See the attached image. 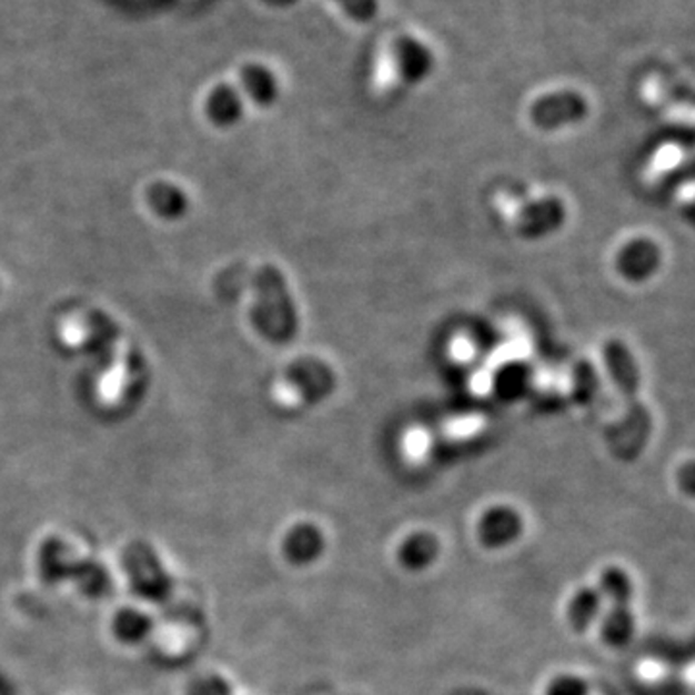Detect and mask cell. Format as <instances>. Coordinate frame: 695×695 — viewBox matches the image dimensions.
Instances as JSON below:
<instances>
[{
  "label": "cell",
  "mask_w": 695,
  "mask_h": 695,
  "mask_svg": "<svg viewBox=\"0 0 695 695\" xmlns=\"http://www.w3.org/2000/svg\"><path fill=\"white\" fill-rule=\"evenodd\" d=\"M252 321L261 336L273 344H289L298 333V310L284 274L273 265L261 266L255 276Z\"/></svg>",
  "instance_id": "1"
},
{
  "label": "cell",
  "mask_w": 695,
  "mask_h": 695,
  "mask_svg": "<svg viewBox=\"0 0 695 695\" xmlns=\"http://www.w3.org/2000/svg\"><path fill=\"white\" fill-rule=\"evenodd\" d=\"M608 373L626 402V415L621 425H616V435H629L634 443L642 444L652 430V417L639 400V365L629 348L621 341H608L603 350Z\"/></svg>",
  "instance_id": "2"
},
{
  "label": "cell",
  "mask_w": 695,
  "mask_h": 695,
  "mask_svg": "<svg viewBox=\"0 0 695 695\" xmlns=\"http://www.w3.org/2000/svg\"><path fill=\"white\" fill-rule=\"evenodd\" d=\"M496 208L501 211L504 221L511 224V229L525 240L548 236L561 229L566 221V208L558 198L530 200V198H518L514 193H506L498 198Z\"/></svg>",
  "instance_id": "3"
},
{
  "label": "cell",
  "mask_w": 695,
  "mask_h": 695,
  "mask_svg": "<svg viewBox=\"0 0 695 695\" xmlns=\"http://www.w3.org/2000/svg\"><path fill=\"white\" fill-rule=\"evenodd\" d=\"M474 530L475 540L485 551H506L524 537V514L514 504H491L475 520Z\"/></svg>",
  "instance_id": "4"
},
{
  "label": "cell",
  "mask_w": 695,
  "mask_h": 695,
  "mask_svg": "<svg viewBox=\"0 0 695 695\" xmlns=\"http://www.w3.org/2000/svg\"><path fill=\"white\" fill-rule=\"evenodd\" d=\"M334 391V375L331 367L315 357H305L290 365L284 375L282 392L294 404H315Z\"/></svg>",
  "instance_id": "5"
},
{
  "label": "cell",
  "mask_w": 695,
  "mask_h": 695,
  "mask_svg": "<svg viewBox=\"0 0 695 695\" xmlns=\"http://www.w3.org/2000/svg\"><path fill=\"white\" fill-rule=\"evenodd\" d=\"M326 547L325 530L313 520H298L282 533V558L298 570L311 568L323 561Z\"/></svg>",
  "instance_id": "6"
},
{
  "label": "cell",
  "mask_w": 695,
  "mask_h": 695,
  "mask_svg": "<svg viewBox=\"0 0 695 695\" xmlns=\"http://www.w3.org/2000/svg\"><path fill=\"white\" fill-rule=\"evenodd\" d=\"M443 556V541L430 527H414L400 537L394 561L407 574H423L435 568Z\"/></svg>",
  "instance_id": "7"
},
{
  "label": "cell",
  "mask_w": 695,
  "mask_h": 695,
  "mask_svg": "<svg viewBox=\"0 0 695 695\" xmlns=\"http://www.w3.org/2000/svg\"><path fill=\"white\" fill-rule=\"evenodd\" d=\"M585 114H587V103L576 91H558V93L540 97L530 112L533 124L541 130H558V128L576 124L585 119Z\"/></svg>",
  "instance_id": "8"
},
{
  "label": "cell",
  "mask_w": 695,
  "mask_h": 695,
  "mask_svg": "<svg viewBox=\"0 0 695 695\" xmlns=\"http://www.w3.org/2000/svg\"><path fill=\"white\" fill-rule=\"evenodd\" d=\"M663 253L649 238H634L616 253V271L628 282H645L661 269Z\"/></svg>",
  "instance_id": "9"
},
{
  "label": "cell",
  "mask_w": 695,
  "mask_h": 695,
  "mask_svg": "<svg viewBox=\"0 0 695 695\" xmlns=\"http://www.w3.org/2000/svg\"><path fill=\"white\" fill-rule=\"evenodd\" d=\"M148 205L159 219L174 222L184 219L190 211V198L180 185L169 180H159L149 185Z\"/></svg>",
  "instance_id": "10"
},
{
  "label": "cell",
  "mask_w": 695,
  "mask_h": 695,
  "mask_svg": "<svg viewBox=\"0 0 695 695\" xmlns=\"http://www.w3.org/2000/svg\"><path fill=\"white\" fill-rule=\"evenodd\" d=\"M205 111L215 127H234L244 117V101L236 88L221 83L209 93Z\"/></svg>",
  "instance_id": "11"
},
{
  "label": "cell",
  "mask_w": 695,
  "mask_h": 695,
  "mask_svg": "<svg viewBox=\"0 0 695 695\" xmlns=\"http://www.w3.org/2000/svg\"><path fill=\"white\" fill-rule=\"evenodd\" d=\"M603 597H601L597 587H580L570 595L566 603V622L572 629L576 632H585L592 628L595 622L601 618V608H603Z\"/></svg>",
  "instance_id": "12"
},
{
  "label": "cell",
  "mask_w": 695,
  "mask_h": 695,
  "mask_svg": "<svg viewBox=\"0 0 695 695\" xmlns=\"http://www.w3.org/2000/svg\"><path fill=\"white\" fill-rule=\"evenodd\" d=\"M396 67H399L400 80L410 83L420 82L433 67L431 52L422 43L404 39L396 47Z\"/></svg>",
  "instance_id": "13"
},
{
  "label": "cell",
  "mask_w": 695,
  "mask_h": 695,
  "mask_svg": "<svg viewBox=\"0 0 695 695\" xmlns=\"http://www.w3.org/2000/svg\"><path fill=\"white\" fill-rule=\"evenodd\" d=\"M240 83L244 89L245 97H250L253 103H274L279 97V83L273 72L263 64H245L240 72Z\"/></svg>",
  "instance_id": "14"
},
{
  "label": "cell",
  "mask_w": 695,
  "mask_h": 695,
  "mask_svg": "<svg viewBox=\"0 0 695 695\" xmlns=\"http://www.w3.org/2000/svg\"><path fill=\"white\" fill-rule=\"evenodd\" d=\"M597 592L603 601H608L613 607H624L632 595L628 576L624 574V570L605 568L601 572Z\"/></svg>",
  "instance_id": "15"
},
{
  "label": "cell",
  "mask_w": 695,
  "mask_h": 695,
  "mask_svg": "<svg viewBox=\"0 0 695 695\" xmlns=\"http://www.w3.org/2000/svg\"><path fill=\"white\" fill-rule=\"evenodd\" d=\"M632 634V616L624 607H613L601 616V637L608 645H622Z\"/></svg>",
  "instance_id": "16"
},
{
  "label": "cell",
  "mask_w": 695,
  "mask_h": 695,
  "mask_svg": "<svg viewBox=\"0 0 695 695\" xmlns=\"http://www.w3.org/2000/svg\"><path fill=\"white\" fill-rule=\"evenodd\" d=\"M545 695H590V686L577 674L561 673L548 681Z\"/></svg>",
  "instance_id": "17"
},
{
  "label": "cell",
  "mask_w": 695,
  "mask_h": 695,
  "mask_svg": "<svg viewBox=\"0 0 695 695\" xmlns=\"http://www.w3.org/2000/svg\"><path fill=\"white\" fill-rule=\"evenodd\" d=\"M355 22H371L379 12V0H336Z\"/></svg>",
  "instance_id": "18"
},
{
  "label": "cell",
  "mask_w": 695,
  "mask_h": 695,
  "mask_svg": "<svg viewBox=\"0 0 695 695\" xmlns=\"http://www.w3.org/2000/svg\"><path fill=\"white\" fill-rule=\"evenodd\" d=\"M200 695H230L229 684L221 678H211L201 684Z\"/></svg>",
  "instance_id": "19"
},
{
  "label": "cell",
  "mask_w": 695,
  "mask_h": 695,
  "mask_svg": "<svg viewBox=\"0 0 695 695\" xmlns=\"http://www.w3.org/2000/svg\"><path fill=\"white\" fill-rule=\"evenodd\" d=\"M682 213H684V219L692 224L695 229V193L689 198V200L684 201V205H682Z\"/></svg>",
  "instance_id": "20"
}]
</instances>
